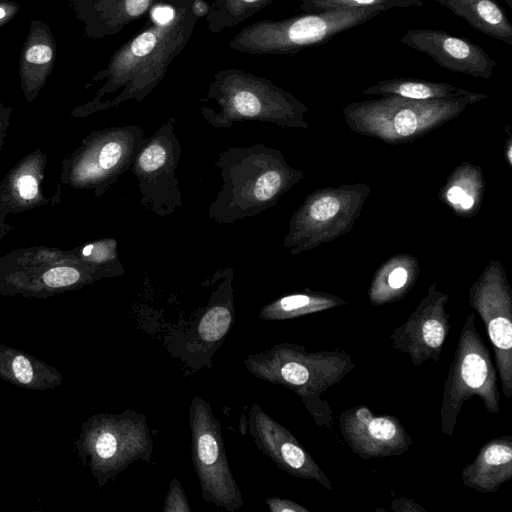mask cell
<instances>
[{
    "instance_id": "6da1fadb",
    "label": "cell",
    "mask_w": 512,
    "mask_h": 512,
    "mask_svg": "<svg viewBox=\"0 0 512 512\" xmlns=\"http://www.w3.org/2000/svg\"><path fill=\"white\" fill-rule=\"evenodd\" d=\"M192 0H158L146 25L111 55L86 88L103 82L94 98L77 106L74 117L117 108L127 101L141 102L164 79L172 61L188 44L196 17Z\"/></svg>"
},
{
    "instance_id": "7a4b0ae2",
    "label": "cell",
    "mask_w": 512,
    "mask_h": 512,
    "mask_svg": "<svg viewBox=\"0 0 512 512\" xmlns=\"http://www.w3.org/2000/svg\"><path fill=\"white\" fill-rule=\"evenodd\" d=\"M222 186L208 209L209 218L232 224L276 205L302 177L277 149L264 144L229 147L215 161Z\"/></svg>"
},
{
    "instance_id": "3957f363",
    "label": "cell",
    "mask_w": 512,
    "mask_h": 512,
    "mask_svg": "<svg viewBox=\"0 0 512 512\" xmlns=\"http://www.w3.org/2000/svg\"><path fill=\"white\" fill-rule=\"evenodd\" d=\"M204 120L214 128L258 121L286 127H306V106L270 79L227 68L218 70L200 100Z\"/></svg>"
},
{
    "instance_id": "277c9868",
    "label": "cell",
    "mask_w": 512,
    "mask_h": 512,
    "mask_svg": "<svg viewBox=\"0 0 512 512\" xmlns=\"http://www.w3.org/2000/svg\"><path fill=\"white\" fill-rule=\"evenodd\" d=\"M246 370L254 377L282 385L300 397L318 425L331 422L329 406L320 395L338 384L355 364L345 351H308L295 343H279L270 349L251 353L244 359Z\"/></svg>"
},
{
    "instance_id": "5b68a950",
    "label": "cell",
    "mask_w": 512,
    "mask_h": 512,
    "mask_svg": "<svg viewBox=\"0 0 512 512\" xmlns=\"http://www.w3.org/2000/svg\"><path fill=\"white\" fill-rule=\"evenodd\" d=\"M74 446L100 487L134 462H150L153 453L147 416L129 408L90 416L81 424Z\"/></svg>"
},
{
    "instance_id": "8992f818",
    "label": "cell",
    "mask_w": 512,
    "mask_h": 512,
    "mask_svg": "<svg viewBox=\"0 0 512 512\" xmlns=\"http://www.w3.org/2000/svg\"><path fill=\"white\" fill-rule=\"evenodd\" d=\"M103 278H108L103 270L83 261L71 249L37 246L0 256L3 296L47 299Z\"/></svg>"
},
{
    "instance_id": "52a82bcc",
    "label": "cell",
    "mask_w": 512,
    "mask_h": 512,
    "mask_svg": "<svg viewBox=\"0 0 512 512\" xmlns=\"http://www.w3.org/2000/svg\"><path fill=\"white\" fill-rule=\"evenodd\" d=\"M377 9L333 10L295 15L281 20L264 19L243 27L229 48L250 55H293L362 25L380 15Z\"/></svg>"
},
{
    "instance_id": "ba28073f",
    "label": "cell",
    "mask_w": 512,
    "mask_h": 512,
    "mask_svg": "<svg viewBox=\"0 0 512 512\" xmlns=\"http://www.w3.org/2000/svg\"><path fill=\"white\" fill-rule=\"evenodd\" d=\"M146 138L143 128L134 124L91 131L63 159L60 181L102 196L130 170Z\"/></svg>"
},
{
    "instance_id": "9c48e42d",
    "label": "cell",
    "mask_w": 512,
    "mask_h": 512,
    "mask_svg": "<svg viewBox=\"0 0 512 512\" xmlns=\"http://www.w3.org/2000/svg\"><path fill=\"white\" fill-rule=\"evenodd\" d=\"M475 314L470 313L462 326L457 347L444 383L440 406V427L445 435H453L464 402L478 396L485 409L497 414L498 373L490 351L475 327Z\"/></svg>"
},
{
    "instance_id": "30bf717a",
    "label": "cell",
    "mask_w": 512,
    "mask_h": 512,
    "mask_svg": "<svg viewBox=\"0 0 512 512\" xmlns=\"http://www.w3.org/2000/svg\"><path fill=\"white\" fill-rule=\"evenodd\" d=\"M188 422L192 464L202 498L228 512L238 511L244 505L242 492L230 468L221 423L206 399L192 398Z\"/></svg>"
},
{
    "instance_id": "8fae6325",
    "label": "cell",
    "mask_w": 512,
    "mask_h": 512,
    "mask_svg": "<svg viewBox=\"0 0 512 512\" xmlns=\"http://www.w3.org/2000/svg\"><path fill=\"white\" fill-rule=\"evenodd\" d=\"M175 124L176 118L171 116L147 137L130 168L138 181L141 205L159 217L169 216L183 205L175 175L182 152Z\"/></svg>"
},
{
    "instance_id": "7c38bea8",
    "label": "cell",
    "mask_w": 512,
    "mask_h": 512,
    "mask_svg": "<svg viewBox=\"0 0 512 512\" xmlns=\"http://www.w3.org/2000/svg\"><path fill=\"white\" fill-rule=\"evenodd\" d=\"M467 103L470 102L465 99L414 100L385 95L375 101L351 104L346 113L370 125L393 128L400 137H409L418 128L455 115Z\"/></svg>"
},
{
    "instance_id": "4fadbf2b",
    "label": "cell",
    "mask_w": 512,
    "mask_h": 512,
    "mask_svg": "<svg viewBox=\"0 0 512 512\" xmlns=\"http://www.w3.org/2000/svg\"><path fill=\"white\" fill-rule=\"evenodd\" d=\"M470 305L480 315L493 346L502 392L512 398V298L503 280L486 278L470 290Z\"/></svg>"
},
{
    "instance_id": "5bb4252c",
    "label": "cell",
    "mask_w": 512,
    "mask_h": 512,
    "mask_svg": "<svg viewBox=\"0 0 512 512\" xmlns=\"http://www.w3.org/2000/svg\"><path fill=\"white\" fill-rule=\"evenodd\" d=\"M247 431L257 449L291 476L315 480L332 490V484L298 439L282 424L253 404L247 416Z\"/></svg>"
},
{
    "instance_id": "9a60e30c",
    "label": "cell",
    "mask_w": 512,
    "mask_h": 512,
    "mask_svg": "<svg viewBox=\"0 0 512 512\" xmlns=\"http://www.w3.org/2000/svg\"><path fill=\"white\" fill-rule=\"evenodd\" d=\"M447 298L431 288L410 317L389 336L393 349L406 354L415 367L440 360L451 329L450 314L445 309Z\"/></svg>"
},
{
    "instance_id": "2e32d148",
    "label": "cell",
    "mask_w": 512,
    "mask_h": 512,
    "mask_svg": "<svg viewBox=\"0 0 512 512\" xmlns=\"http://www.w3.org/2000/svg\"><path fill=\"white\" fill-rule=\"evenodd\" d=\"M218 274V286L182 342L181 358L193 369H200L210 361L235 321L233 269L218 270Z\"/></svg>"
},
{
    "instance_id": "e0dca14e",
    "label": "cell",
    "mask_w": 512,
    "mask_h": 512,
    "mask_svg": "<svg viewBox=\"0 0 512 512\" xmlns=\"http://www.w3.org/2000/svg\"><path fill=\"white\" fill-rule=\"evenodd\" d=\"M340 432L352 452L364 460L399 456L409 450L412 437L391 415H375L369 407L348 408L338 417Z\"/></svg>"
},
{
    "instance_id": "ac0fdd59",
    "label": "cell",
    "mask_w": 512,
    "mask_h": 512,
    "mask_svg": "<svg viewBox=\"0 0 512 512\" xmlns=\"http://www.w3.org/2000/svg\"><path fill=\"white\" fill-rule=\"evenodd\" d=\"M400 42L452 72L490 78L497 66L482 47L443 30L410 29L400 37Z\"/></svg>"
},
{
    "instance_id": "d6986e66",
    "label": "cell",
    "mask_w": 512,
    "mask_h": 512,
    "mask_svg": "<svg viewBox=\"0 0 512 512\" xmlns=\"http://www.w3.org/2000/svg\"><path fill=\"white\" fill-rule=\"evenodd\" d=\"M158 0H70L75 16L84 24V36L100 40L121 32L146 16Z\"/></svg>"
},
{
    "instance_id": "ffe728a7",
    "label": "cell",
    "mask_w": 512,
    "mask_h": 512,
    "mask_svg": "<svg viewBox=\"0 0 512 512\" xmlns=\"http://www.w3.org/2000/svg\"><path fill=\"white\" fill-rule=\"evenodd\" d=\"M47 161V155L36 149L21 158L3 177L0 196L10 213L18 214L50 203L42 189Z\"/></svg>"
},
{
    "instance_id": "44dd1931",
    "label": "cell",
    "mask_w": 512,
    "mask_h": 512,
    "mask_svg": "<svg viewBox=\"0 0 512 512\" xmlns=\"http://www.w3.org/2000/svg\"><path fill=\"white\" fill-rule=\"evenodd\" d=\"M55 59L56 42L49 25L33 19L19 58L21 89L29 103L35 100L46 84Z\"/></svg>"
},
{
    "instance_id": "7402d4cb",
    "label": "cell",
    "mask_w": 512,
    "mask_h": 512,
    "mask_svg": "<svg viewBox=\"0 0 512 512\" xmlns=\"http://www.w3.org/2000/svg\"><path fill=\"white\" fill-rule=\"evenodd\" d=\"M463 484L481 493H491L512 479V437L486 442L475 459L461 471Z\"/></svg>"
},
{
    "instance_id": "603a6c76",
    "label": "cell",
    "mask_w": 512,
    "mask_h": 512,
    "mask_svg": "<svg viewBox=\"0 0 512 512\" xmlns=\"http://www.w3.org/2000/svg\"><path fill=\"white\" fill-rule=\"evenodd\" d=\"M0 378L17 387L44 391L62 384L54 366L25 351L0 343Z\"/></svg>"
},
{
    "instance_id": "cb8c5ba5",
    "label": "cell",
    "mask_w": 512,
    "mask_h": 512,
    "mask_svg": "<svg viewBox=\"0 0 512 512\" xmlns=\"http://www.w3.org/2000/svg\"><path fill=\"white\" fill-rule=\"evenodd\" d=\"M471 27L512 44V24L493 0H436Z\"/></svg>"
},
{
    "instance_id": "d4e9b609",
    "label": "cell",
    "mask_w": 512,
    "mask_h": 512,
    "mask_svg": "<svg viewBox=\"0 0 512 512\" xmlns=\"http://www.w3.org/2000/svg\"><path fill=\"white\" fill-rule=\"evenodd\" d=\"M364 94L397 95L414 100L465 99L475 102L484 95L454 87L447 83L427 80L394 78L380 80L363 90Z\"/></svg>"
},
{
    "instance_id": "484cf974",
    "label": "cell",
    "mask_w": 512,
    "mask_h": 512,
    "mask_svg": "<svg viewBox=\"0 0 512 512\" xmlns=\"http://www.w3.org/2000/svg\"><path fill=\"white\" fill-rule=\"evenodd\" d=\"M343 301L314 293H296L277 298L259 310L263 320H287L323 311L342 304Z\"/></svg>"
},
{
    "instance_id": "4316f807",
    "label": "cell",
    "mask_w": 512,
    "mask_h": 512,
    "mask_svg": "<svg viewBox=\"0 0 512 512\" xmlns=\"http://www.w3.org/2000/svg\"><path fill=\"white\" fill-rule=\"evenodd\" d=\"M276 0H212L206 16L208 30L219 33L250 18Z\"/></svg>"
},
{
    "instance_id": "83f0119b",
    "label": "cell",
    "mask_w": 512,
    "mask_h": 512,
    "mask_svg": "<svg viewBox=\"0 0 512 512\" xmlns=\"http://www.w3.org/2000/svg\"><path fill=\"white\" fill-rule=\"evenodd\" d=\"M71 251L83 261L103 270L108 278L122 276L125 273L114 238L107 237L87 242Z\"/></svg>"
},
{
    "instance_id": "f1b7e54d",
    "label": "cell",
    "mask_w": 512,
    "mask_h": 512,
    "mask_svg": "<svg viewBox=\"0 0 512 512\" xmlns=\"http://www.w3.org/2000/svg\"><path fill=\"white\" fill-rule=\"evenodd\" d=\"M300 8L307 13L333 10L377 9L382 12L394 8L421 7L423 0H299Z\"/></svg>"
},
{
    "instance_id": "f546056e",
    "label": "cell",
    "mask_w": 512,
    "mask_h": 512,
    "mask_svg": "<svg viewBox=\"0 0 512 512\" xmlns=\"http://www.w3.org/2000/svg\"><path fill=\"white\" fill-rule=\"evenodd\" d=\"M191 507L181 482L176 478L170 481L164 501V512H191Z\"/></svg>"
},
{
    "instance_id": "4dcf8cb0",
    "label": "cell",
    "mask_w": 512,
    "mask_h": 512,
    "mask_svg": "<svg viewBox=\"0 0 512 512\" xmlns=\"http://www.w3.org/2000/svg\"><path fill=\"white\" fill-rule=\"evenodd\" d=\"M265 503L271 512H308V509L289 499L268 497Z\"/></svg>"
},
{
    "instance_id": "1f68e13d",
    "label": "cell",
    "mask_w": 512,
    "mask_h": 512,
    "mask_svg": "<svg viewBox=\"0 0 512 512\" xmlns=\"http://www.w3.org/2000/svg\"><path fill=\"white\" fill-rule=\"evenodd\" d=\"M19 11L18 3L11 0H0V27L14 19Z\"/></svg>"
},
{
    "instance_id": "d6a6232c",
    "label": "cell",
    "mask_w": 512,
    "mask_h": 512,
    "mask_svg": "<svg viewBox=\"0 0 512 512\" xmlns=\"http://www.w3.org/2000/svg\"><path fill=\"white\" fill-rule=\"evenodd\" d=\"M408 280V272L403 267H396L388 276V285L392 290L402 289Z\"/></svg>"
},
{
    "instance_id": "836d02e7",
    "label": "cell",
    "mask_w": 512,
    "mask_h": 512,
    "mask_svg": "<svg viewBox=\"0 0 512 512\" xmlns=\"http://www.w3.org/2000/svg\"><path fill=\"white\" fill-rule=\"evenodd\" d=\"M11 114L12 108L10 106L5 105L0 100V150L7 136V130L10 125Z\"/></svg>"
},
{
    "instance_id": "e575fe53",
    "label": "cell",
    "mask_w": 512,
    "mask_h": 512,
    "mask_svg": "<svg viewBox=\"0 0 512 512\" xmlns=\"http://www.w3.org/2000/svg\"><path fill=\"white\" fill-rule=\"evenodd\" d=\"M9 214H11L10 209L0 196V240L14 229V227L6 221Z\"/></svg>"
},
{
    "instance_id": "d590c367",
    "label": "cell",
    "mask_w": 512,
    "mask_h": 512,
    "mask_svg": "<svg viewBox=\"0 0 512 512\" xmlns=\"http://www.w3.org/2000/svg\"><path fill=\"white\" fill-rule=\"evenodd\" d=\"M400 506L404 507H401L399 511H424V509L420 507L417 503H414L412 500L405 498H398L394 500L391 505V508L395 511Z\"/></svg>"
},
{
    "instance_id": "8d00e7d4",
    "label": "cell",
    "mask_w": 512,
    "mask_h": 512,
    "mask_svg": "<svg viewBox=\"0 0 512 512\" xmlns=\"http://www.w3.org/2000/svg\"><path fill=\"white\" fill-rule=\"evenodd\" d=\"M191 10L196 19L206 17L210 11V4L206 0H192Z\"/></svg>"
},
{
    "instance_id": "74e56055",
    "label": "cell",
    "mask_w": 512,
    "mask_h": 512,
    "mask_svg": "<svg viewBox=\"0 0 512 512\" xmlns=\"http://www.w3.org/2000/svg\"><path fill=\"white\" fill-rule=\"evenodd\" d=\"M465 195V191L458 186L451 187L447 192V198L452 204H460Z\"/></svg>"
},
{
    "instance_id": "f35d334b",
    "label": "cell",
    "mask_w": 512,
    "mask_h": 512,
    "mask_svg": "<svg viewBox=\"0 0 512 512\" xmlns=\"http://www.w3.org/2000/svg\"><path fill=\"white\" fill-rule=\"evenodd\" d=\"M474 204V199L472 196L466 194L462 201L460 202V205L463 209H470Z\"/></svg>"
}]
</instances>
